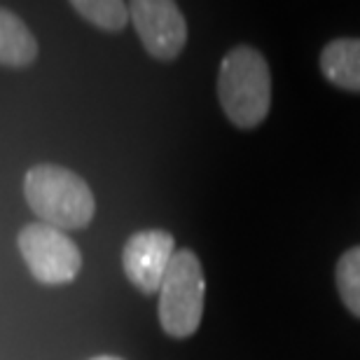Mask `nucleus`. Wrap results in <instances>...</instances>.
<instances>
[{"label":"nucleus","instance_id":"f257e3e1","mask_svg":"<svg viewBox=\"0 0 360 360\" xmlns=\"http://www.w3.org/2000/svg\"><path fill=\"white\" fill-rule=\"evenodd\" d=\"M218 98L225 117L239 129L260 127L271 108V73L260 49L239 45L220 63Z\"/></svg>","mask_w":360,"mask_h":360},{"label":"nucleus","instance_id":"f03ea898","mask_svg":"<svg viewBox=\"0 0 360 360\" xmlns=\"http://www.w3.org/2000/svg\"><path fill=\"white\" fill-rule=\"evenodd\" d=\"M24 197L40 222L61 232L87 227L96 213V201L84 178L56 164H35L28 169Z\"/></svg>","mask_w":360,"mask_h":360},{"label":"nucleus","instance_id":"7ed1b4c3","mask_svg":"<svg viewBox=\"0 0 360 360\" xmlns=\"http://www.w3.org/2000/svg\"><path fill=\"white\" fill-rule=\"evenodd\" d=\"M206 297V278L197 253L176 250L160 288V323L164 333L185 340L201 326Z\"/></svg>","mask_w":360,"mask_h":360},{"label":"nucleus","instance_id":"20e7f679","mask_svg":"<svg viewBox=\"0 0 360 360\" xmlns=\"http://www.w3.org/2000/svg\"><path fill=\"white\" fill-rule=\"evenodd\" d=\"M19 253L35 281L47 285L70 283L82 269V253L61 229L31 222L19 232Z\"/></svg>","mask_w":360,"mask_h":360},{"label":"nucleus","instance_id":"39448f33","mask_svg":"<svg viewBox=\"0 0 360 360\" xmlns=\"http://www.w3.org/2000/svg\"><path fill=\"white\" fill-rule=\"evenodd\" d=\"M134 28L150 56L174 61L187 42V24L183 12L169 0H134L129 5Z\"/></svg>","mask_w":360,"mask_h":360},{"label":"nucleus","instance_id":"423d86ee","mask_svg":"<svg viewBox=\"0 0 360 360\" xmlns=\"http://www.w3.org/2000/svg\"><path fill=\"white\" fill-rule=\"evenodd\" d=\"M176 255L174 236L164 229H143L127 239L122 250V267L127 278L143 295L160 292L162 281Z\"/></svg>","mask_w":360,"mask_h":360},{"label":"nucleus","instance_id":"0eeeda50","mask_svg":"<svg viewBox=\"0 0 360 360\" xmlns=\"http://www.w3.org/2000/svg\"><path fill=\"white\" fill-rule=\"evenodd\" d=\"M321 73L344 91H360V38H337L321 52Z\"/></svg>","mask_w":360,"mask_h":360},{"label":"nucleus","instance_id":"6e6552de","mask_svg":"<svg viewBox=\"0 0 360 360\" xmlns=\"http://www.w3.org/2000/svg\"><path fill=\"white\" fill-rule=\"evenodd\" d=\"M38 56V42L17 14L0 7V66L26 68Z\"/></svg>","mask_w":360,"mask_h":360},{"label":"nucleus","instance_id":"1a4fd4ad","mask_svg":"<svg viewBox=\"0 0 360 360\" xmlns=\"http://www.w3.org/2000/svg\"><path fill=\"white\" fill-rule=\"evenodd\" d=\"M70 7L89 24L108 33L124 31L129 19H131L129 5L122 3V0H75V3H70Z\"/></svg>","mask_w":360,"mask_h":360},{"label":"nucleus","instance_id":"9d476101","mask_svg":"<svg viewBox=\"0 0 360 360\" xmlns=\"http://www.w3.org/2000/svg\"><path fill=\"white\" fill-rule=\"evenodd\" d=\"M335 281L344 307L356 319H360V246H354L347 253H342V257L337 260Z\"/></svg>","mask_w":360,"mask_h":360},{"label":"nucleus","instance_id":"9b49d317","mask_svg":"<svg viewBox=\"0 0 360 360\" xmlns=\"http://www.w3.org/2000/svg\"><path fill=\"white\" fill-rule=\"evenodd\" d=\"M89 360H122L117 356H96V358H89Z\"/></svg>","mask_w":360,"mask_h":360}]
</instances>
